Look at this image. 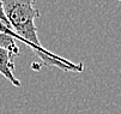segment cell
Segmentation results:
<instances>
[{
	"label": "cell",
	"mask_w": 121,
	"mask_h": 114,
	"mask_svg": "<svg viewBox=\"0 0 121 114\" xmlns=\"http://www.w3.org/2000/svg\"><path fill=\"white\" fill-rule=\"evenodd\" d=\"M116 1H117V3H120V4H121V0H116Z\"/></svg>",
	"instance_id": "277c9868"
},
{
	"label": "cell",
	"mask_w": 121,
	"mask_h": 114,
	"mask_svg": "<svg viewBox=\"0 0 121 114\" xmlns=\"http://www.w3.org/2000/svg\"><path fill=\"white\" fill-rule=\"evenodd\" d=\"M17 57L10 51L0 47V75L6 78L13 87H21V80L14 76V59Z\"/></svg>",
	"instance_id": "7a4b0ae2"
},
{
	"label": "cell",
	"mask_w": 121,
	"mask_h": 114,
	"mask_svg": "<svg viewBox=\"0 0 121 114\" xmlns=\"http://www.w3.org/2000/svg\"><path fill=\"white\" fill-rule=\"evenodd\" d=\"M4 13L12 26L19 41L30 47L32 52L40 58L41 66L59 67L64 71L82 72L84 64H74L58 54L49 52L41 44L37 36V28L35 21L40 18V11L35 7L36 0H0Z\"/></svg>",
	"instance_id": "6da1fadb"
},
{
	"label": "cell",
	"mask_w": 121,
	"mask_h": 114,
	"mask_svg": "<svg viewBox=\"0 0 121 114\" xmlns=\"http://www.w3.org/2000/svg\"><path fill=\"white\" fill-rule=\"evenodd\" d=\"M0 34H6V35H10V36H12L16 41H19V37L14 34V31H13L11 28H9L7 25H5L4 23H1V21H0Z\"/></svg>",
	"instance_id": "3957f363"
}]
</instances>
